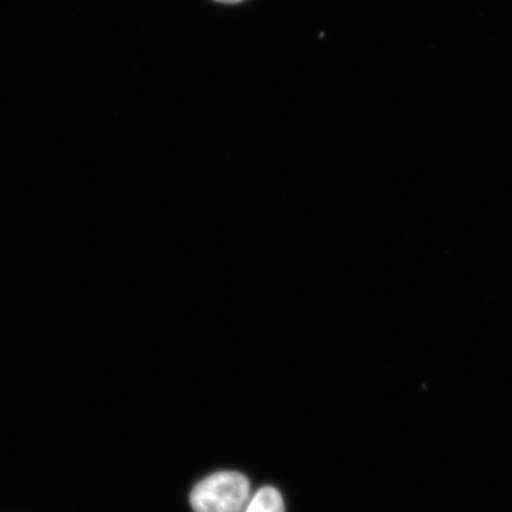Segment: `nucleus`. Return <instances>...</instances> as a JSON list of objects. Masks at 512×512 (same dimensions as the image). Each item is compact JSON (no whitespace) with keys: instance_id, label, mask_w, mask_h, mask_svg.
<instances>
[{"instance_id":"1","label":"nucleus","mask_w":512,"mask_h":512,"mask_svg":"<svg viewBox=\"0 0 512 512\" xmlns=\"http://www.w3.org/2000/svg\"><path fill=\"white\" fill-rule=\"evenodd\" d=\"M251 500L248 478L235 471H224L205 478L192 490L194 512H241Z\"/></svg>"},{"instance_id":"2","label":"nucleus","mask_w":512,"mask_h":512,"mask_svg":"<svg viewBox=\"0 0 512 512\" xmlns=\"http://www.w3.org/2000/svg\"><path fill=\"white\" fill-rule=\"evenodd\" d=\"M244 512H285L284 498L275 488H262L249 500Z\"/></svg>"},{"instance_id":"3","label":"nucleus","mask_w":512,"mask_h":512,"mask_svg":"<svg viewBox=\"0 0 512 512\" xmlns=\"http://www.w3.org/2000/svg\"><path fill=\"white\" fill-rule=\"evenodd\" d=\"M215 2L228 3V5H234V3L244 2V0H215Z\"/></svg>"}]
</instances>
